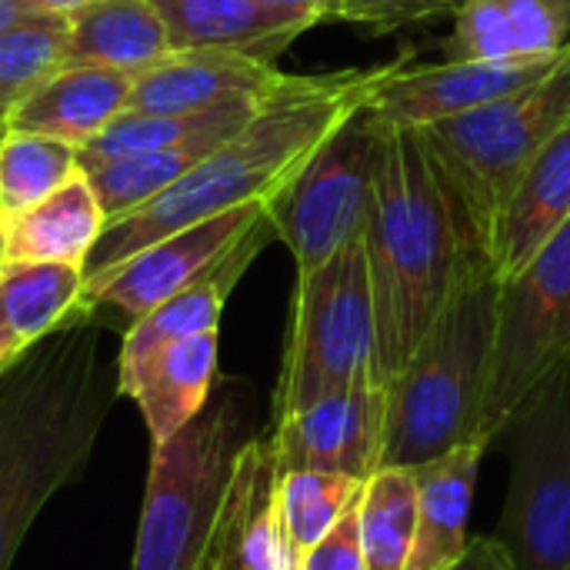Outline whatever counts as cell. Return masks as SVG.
I'll return each instance as SVG.
<instances>
[{
    "label": "cell",
    "mask_w": 570,
    "mask_h": 570,
    "mask_svg": "<svg viewBox=\"0 0 570 570\" xmlns=\"http://www.w3.org/2000/svg\"><path fill=\"white\" fill-rule=\"evenodd\" d=\"M414 57H401L381 67H354L317 77H291L257 117L197 160L174 187L154 200L107 220L97 247L87 257L83 281L97 277L137 250L164 240L167 234L217 217L234 207L274 200L311 160V154Z\"/></svg>",
    "instance_id": "obj_1"
},
{
    "label": "cell",
    "mask_w": 570,
    "mask_h": 570,
    "mask_svg": "<svg viewBox=\"0 0 570 570\" xmlns=\"http://www.w3.org/2000/svg\"><path fill=\"white\" fill-rule=\"evenodd\" d=\"M117 397V361L104 354L94 311L0 371V570L13 568L37 514L83 478Z\"/></svg>",
    "instance_id": "obj_2"
},
{
    "label": "cell",
    "mask_w": 570,
    "mask_h": 570,
    "mask_svg": "<svg viewBox=\"0 0 570 570\" xmlns=\"http://www.w3.org/2000/svg\"><path fill=\"white\" fill-rule=\"evenodd\" d=\"M361 240L374 301V371L387 384L451 301L468 261L481 254L414 130L381 127Z\"/></svg>",
    "instance_id": "obj_3"
},
{
    "label": "cell",
    "mask_w": 570,
    "mask_h": 570,
    "mask_svg": "<svg viewBox=\"0 0 570 570\" xmlns=\"http://www.w3.org/2000/svg\"><path fill=\"white\" fill-rule=\"evenodd\" d=\"M498 281L474 254L407 364L384 384L381 468H417L478 438L491 374Z\"/></svg>",
    "instance_id": "obj_4"
},
{
    "label": "cell",
    "mask_w": 570,
    "mask_h": 570,
    "mask_svg": "<svg viewBox=\"0 0 570 570\" xmlns=\"http://www.w3.org/2000/svg\"><path fill=\"white\" fill-rule=\"evenodd\" d=\"M570 120V47L538 83L417 134L471 244L484 254L494 217L524 167Z\"/></svg>",
    "instance_id": "obj_5"
},
{
    "label": "cell",
    "mask_w": 570,
    "mask_h": 570,
    "mask_svg": "<svg viewBox=\"0 0 570 570\" xmlns=\"http://www.w3.org/2000/svg\"><path fill=\"white\" fill-rule=\"evenodd\" d=\"M254 438L237 384L214 387L207 407L164 448H150V474L130 570H200L224 508L237 451Z\"/></svg>",
    "instance_id": "obj_6"
},
{
    "label": "cell",
    "mask_w": 570,
    "mask_h": 570,
    "mask_svg": "<svg viewBox=\"0 0 570 570\" xmlns=\"http://www.w3.org/2000/svg\"><path fill=\"white\" fill-rule=\"evenodd\" d=\"M381 384L374 371V301L364 240H351L311 274H297L274 421L331 394Z\"/></svg>",
    "instance_id": "obj_7"
},
{
    "label": "cell",
    "mask_w": 570,
    "mask_h": 570,
    "mask_svg": "<svg viewBox=\"0 0 570 570\" xmlns=\"http://www.w3.org/2000/svg\"><path fill=\"white\" fill-rule=\"evenodd\" d=\"M494 441L511 461L498 541L518 570H570V361L514 407Z\"/></svg>",
    "instance_id": "obj_8"
},
{
    "label": "cell",
    "mask_w": 570,
    "mask_h": 570,
    "mask_svg": "<svg viewBox=\"0 0 570 570\" xmlns=\"http://www.w3.org/2000/svg\"><path fill=\"white\" fill-rule=\"evenodd\" d=\"M570 361V220L508 281L498 284L491 374L478 438L501 434L514 407Z\"/></svg>",
    "instance_id": "obj_9"
},
{
    "label": "cell",
    "mask_w": 570,
    "mask_h": 570,
    "mask_svg": "<svg viewBox=\"0 0 570 570\" xmlns=\"http://www.w3.org/2000/svg\"><path fill=\"white\" fill-rule=\"evenodd\" d=\"M377 144L381 124L364 104L267 204L271 227L287 244L297 274H311L364 234Z\"/></svg>",
    "instance_id": "obj_10"
},
{
    "label": "cell",
    "mask_w": 570,
    "mask_h": 570,
    "mask_svg": "<svg viewBox=\"0 0 570 570\" xmlns=\"http://www.w3.org/2000/svg\"><path fill=\"white\" fill-rule=\"evenodd\" d=\"M264 220H267V200L187 224L167 234L164 240L137 250L124 264L97 277H87L80 311L114 307L127 321H137L147 311H154L160 301L174 297L190 281L207 274L230 247H237Z\"/></svg>",
    "instance_id": "obj_11"
},
{
    "label": "cell",
    "mask_w": 570,
    "mask_h": 570,
    "mask_svg": "<svg viewBox=\"0 0 570 570\" xmlns=\"http://www.w3.org/2000/svg\"><path fill=\"white\" fill-rule=\"evenodd\" d=\"M561 57L564 53L548 60H444L428 67H414L411 60L374 94L367 107L381 127L421 130L538 83Z\"/></svg>",
    "instance_id": "obj_12"
},
{
    "label": "cell",
    "mask_w": 570,
    "mask_h": 570,
    "mask_svg": "<svg viewBox=\"0 0 570 570\" xmlns=\"http://www.w3.org/2000/svg\"><path fill=\"white\" fill-rule=\"evenodd\" d=\"M384 414V384H361L274 421L267 444L281 471H334L367 481L381 471Z\"/></svg>",
    "instance_id": "obj_13"
},
{
    "label": "cell",
    "mask_w": 570,
    "mask_h": 570,
    "mask_svg": "<svg viewBox=\"0 0 570 570\" xmlns=\"http://www.w3.org/2000/svg\"><path fill=\"white\" fill-rule=\"evenodd\" d=\"M281 468L267 438H250L227 481L224 508L200 570H297L301 551L281 514Z\"/></svg>",
    "instance_id": "obj_14"
},
{
    "label": "cell",
    "mask_w": 570,
    "mask_h": 570,
    "mask_svg": "<svg viewBox=\"0 0 570 570\" xmlns=\"http://www.w3.org/2000/svg\"><path fill=\"white\" fill-rule=\"evenodd\" d=\"M287 83L291 73H281L271 60L227 50H174L134 77L127 110L190 114L240 97H274Z\"/></svg>",
    "instance_id": "obj_15"
},
{
    "label": "cell",
    "mask_w": 570,
    "mask_h": 570,
    "mask_svg": "<svg viewBox=\"0 0 570 570\" xmlns=\"http://www.w3.org/2000/svg\"><path fill=\"white\" fill-rule=\"evenodd\" d=\"M570 220V120L524 167L494 217L484 257L494 281L514 277Z\"/></svg>",
    "instance_id": "obj_16"
},
{
    "label": "cell",
    "mask_w": 570,
    "mask_h": 570,
    "mask_svg": "<svg viewBox=\"0 0 570 570\" xmlns=\"http://www.w3.org/2000/svg\"><path fill=\"white\" fill-rule=\"evenodd\" d=\"M217 331L174 341L130 371L117 374L120 397H130L147 424L150 448L174 441L210 401L217 387Z\"/></svg>",
    "instance_id": "obj_17"
},
{
    "label": "cell",
    "mask_w": 570,
    "mask_h": 570,
    "mask_svg": "<svg viewBox=\"0 0 570 570\" xmlns=\"http://www.w3.org/2000/svg\"><path fill=\"white\" fill-rule=\"evenodd\" d=\"M174 50H227L277 60L314 17L264 0H154Z\"/></svg>",
    "instance_id": "obj_18"
},
{
    "label": "cell",
    "mask_w": 570,
    "mask_h": 570,
    "mask_svg": "<svg viewBox=\"0 0 570 570\" xmlns=\"http://www.w3.org/2000/svg\"><path fill=\"white\" fill-rule=\"evenodd\" d=\"M134 90V73L110 67H60L3 117V130H30L70 147H87L117 120Z\"/></svg>",
    "instance_id": "obj_19"
},
{
    "label": "cell",
    "mask_w": 570,
    "mask_h": 570,
    "mask_svg": "<svg viewBox=\"0 0 570 570\" xmlns=\"http://www.w3.org/2000/svg\"><path fill=\"white\" fill-rule=\"evenodd\" d=\"M267 230H274L271 227V217L261 227H254L237 247H230L207 274H200L197 281H190L174 297L160 301L144 317L130 321V327H127V334L120 341V351H117V374L137 367L154 351H160V347H167L174 341L217 331L230 291L240 284V277L247 274V267L254 264V257L264 250Z\"/></svg>",
    "instance_id": "obj_20"
},
{
    "label": "cell",
    "mask_w": 570,
    "mask_h": 570,
    "mask_svg": "<svg viewBox=\"0 0 570 570\" xmlns=\"http://www.w3.org/2000/svg\"><path fill=\"white\" fill-rule=\"evenodd\" d=\"M491 441L474 438L428 464L411 468L417 481V531L404 570H448L468 551L478 471Z\"/></svg>",
    "instance_id": "obj_21"
},
{
    "label": "cell",
    "mask_w": 570,
    "mask_h": 570,
    "mask_svg": "<svg viewBox=\"0 0 570 570\" xmlns=\"http://www.w3.org/2000/svg\"><path fill=\"white\" fill-rule=\"evenodd\" d=\"M0 227H3V264L57 261V264L87 267V257L97 247L107 217L87 174L80 170L40 204L0 220Z\"/></svg>",
    "instance_id": "obj_22"
},
{
    "label": "cell",
    "mask_w": 570,
    "mask_h": 570,
    "mask_svg": "<svg viewBox=\"0 0 570 570\" xmlns=\"http://www.w3.org/2000/svg\"><path fill=\"white\" fill-rule=\"evenodd\" d=\"M67 23L63 67H110L137 77L174 53L154 0H90L70 10Z\"/></svg>",
    "instance_id": "obj_23"
},
{
    "label": "cell",
    "mask_w": 570,
    "mask_h": 570,
    "mask_svg": "<svg viewBox=\"0 0 570 570\" xmlns=\"http://www.w3.org/2000/svg\"><path fill=\"white\" fill-rule=\"evenodd\" d=\"M267 100L271 97H240V100L207 107V110H190V114H137V110H124L87 147L77 150V160H80L83 170H90V167H97L104 160H114V157L177 147V144H187V140L204 137V134H237L257 117V110Z\"/></svg>",
    "instance_id": "obj_24"
},
{
    "label": "cell",
    "mask_w": 570,
    "mask_h": 570,
    "mask_svg": "<svg viewBox=\"0 0 570 570\" xmlns=\"http://www.w3.org/2000/svg\"><path fill=\"white\" fill-rule=\"evenodd\" d=\"M83 267L57 261L0 264V307L20 347H33L80 311Z\"/></svg>",
    "instance_id": "obj_25"
},
{
    "label": "cell",
    "mask_w": 570,
    "mask_h": 570,
    "mask_svg": "<svg viewBox=\"0 0 570 570\" xmlns=\"http://www.w3.org/2000/svg\"><path fill=\"white\" fill-rule=\"evenodd\" d=\"M230 137L234 134H204V137H194L187 144H177V147L114 157V160H104V164L83 170V174H87V180H90V187L104 207V217L114 220V217L154 200L167 187H174L197 160H204L214 147H220Z\"/></svg>",
    "instance_id": "obj_26"
},
{
    "label": "cell",
    "mask_w": 570,
    "mask_h": 570,
    "mask_svg": "<svg viewBox=\"0 0 570 570\" xmlns=\"http://www.w3.org/2000/svg\"><path fill=\"white\" fill-rule=\"evenodd\" d=\"M357 528L367 570H404L417 531V481L411 468H381L364 481Z\"/></svg>",
    "instance_id": "obj_27"
},
{
    "label": "cell",
    "mask_w": 570,
    "mask_h": 570,
    "mask_svg": "<svg viewBox=\"0 0 570 570\" xmlns=\"http://www.w3.org/2000/svg\"><path fill=\"white\" fill-rule=\"evenodd\" d=\"M80 170L77 147L30 130H0V220L40 204Z\"/></svg>",
    "instance_id": "obj_28"
},
{
    "label": "cell",
    "mask_w": 570,
    "mask_h": 570,
    "mask_svg": "<svg viewBox=\"0 0 570 570\" xmlns=\"http://www.w3.org/2000/svg\"><path fill=\"white\" fill-rule=\"evenodd\" d=\"M67 13H27L0 30V107L10 110L67 63Z\"/></svg>",
    "instance_id": "obj_29"
},
{
    "label": "cell",
    "mask_w": 570,
    "mask_h": 570,
    "mask_svg": "<svg viewBox=\"0 0 570 570\" xmlns=\"http://www.w3.org/2000/svg\"><path fill=\"white\" fill-rule=\"evenodd\" d=\"M364 481L334 471H281L277 498L291 541L304 554L361 498Z\"/></svg>",
    "instance_id": "obj_30"
},
{
    "label": "cell",
    "mask_w": 570,
    "mask_h": 570,
    "mask_svg": "<svg viewBox=\"0 0 570 570\" xmlns=\"http://www.w3.org/2000/svg\"><path fill=\"white\" fill-rule=\"evenodd\" d=\"M521 60H548L570 47V0H501Z\"/></svg>",
    "instance_id": "obj_31"
},
{
    "label": "cell",
    "mask_w": 570,
    "mask_h": 570,
    "mask_svg": "<svg viewBox=\"0 0 570 570\" xmlns=\"http://www.w3.org/2000/svg\"><path fill=\"white\" fill-rule=\"evenodd\" d=\"M448 60H521L501 0H464L454 10Z\"/></svg>",
    "instance_id": "obj_32"
},
{
    "label": "cell",
    "mask_w": 570,
    "mask_h": 570,
    "mask_svg": "<svg viewBox=\"0 0 570 570\" xmlns=\"http://www.w3.org/2000/svg\"><path fill=\"white\" fill-rule=\"evenodd\" d=\"M464 0H334V20L371 30H397L441 13H454Z\"/></svg>",
    "instance_id": "obj_33"
},
{
    "label": "cell",
    "mask_w": 570,
    "mask_h": 570,
    "mask_svg": "<svg viewBox=\"0 0 570 570\" xmlns=\"http://www.w3.org/2000/svg\"><path fill=\"white\" fill-rule=\"evenodd\" d=\"M357 501L317 544H311L301 554L297 570H367L364 548H361V528H357Z\"/></svg>",
    "instance_id": "obj_34"
},
{
    "label": "cell",
    "mask_w": 570,
    "mask_h": 570,
    "mask_svg": "<svg viewBox=\"0 0 570 570\" xmlns=\"http://www.w3.org/2000/svg\"><path fill=\"white\" fill-rule=\"evenodd\" d=\"M448 570H518V564L498 538H471L468 551Z\"/></svg>",
    "instance_id": "obj_35"
},
{
    "label": "cell",
    "mask_w": 570,
    "mask_h": 570,
    "mask_svg": "<svg viewBox=\"0 0 570 570\" xmlns=\"http://www.w3.org/2000/svg\"><path fill=\"white\" fill-rule=\"evenodd\" d=\"M271 7H284V10H297V13H307L314 17L317 23L321 20H334V0H264Z\"/></svg>",
    "instance_id": "obj_36"
},
{
    "label": "cell",
    "mask_w": 570,
    "mask_h": 570,
    "mask_svg": "<svg viewBox=\"0 0 570 570\" xmlns=\"http://www.w3.org/2000/svg\"><path fill=\"white\" fill-rule=\"evenodd\" d=\"M20 354H23V347H20V341L13 337V331H10V324H7V314H3V307H0V371H7Z\"/></svg>",
    "instance_id": "obj_37"
},
{
    "label": "cell",
    "mask_w": 570,
    "mask_h": 570,
    "mask_svg": "<svg viewBox=\"0 0 570 570\" xmlns=\"http://www.w3.org/2000/svg\"><path fill=\"white\" fill-rule=\"evenodd\" d=\"M27 13H37L27 0H0V30H7L10 23H17Z\"/></svg>",
    "instance_id": "obj_38"
},
{
    "label": "cell",
    "mask_w": 570,
    "mask_h": 570,
    "mask_svg": "<svg viewBox=\"0 0 570 570\" xmlns=\"http://www.w3.org/2000/svg\"><path fill=\"white\" fill-rule=\"evenodd\" d=\"M33 10H40V13H70V10H77V7H83V3H90V0H27Z\"/></svg>",
    "instance_id": "obj_39"
},
{
    "label": "cell",
    "mask_w": 570,
    "mask_h": 570,
    "mask_svg": "<svg viewBox=\"0 0 570 570\" xmlns=\"http://www.w3.org/2000/svg\"><path fill=\"white\" fill-rule=\"evenodd\" d=\"M0 264H3V227H0Z\"/></svg>",
    "instance_id": "obj_40"
},
{
    "label": "cell",
    "mask_w": 570,
    "mask_h": 570,
    "mask_svg": "<svg viewBox=\"0 0 570 570\" xmlns=\"http://www.w3.org/2000/svg\"><path fill=\"white\" fill-rule=\"evenodd\" d=\"M3 117H7V110L0 107V130H3Z\"/></svg>",
    "instance_id": "obj_41"
}]
</instances>
